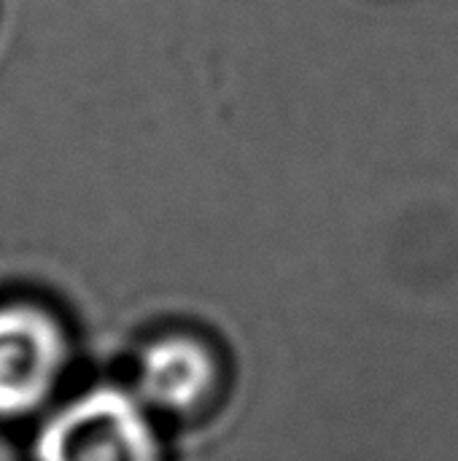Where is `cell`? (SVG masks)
<instances>
[{
  "label": "cell",
  "mask_w": 458,
  "mask_h": 461,
  "mask_svg": "<svg viewBox=\"0 0 458 461\" xmlns=\"http://www.w3.org/2000/svg\"><path fill=\"white\" fill-rule=\"evenodd\" d=\"M38 461H162L143 402L121 389H92L40 429Z\"/></svg>",
  "instance_id": "6da1fadb"
},
{
  "label": "cell",
  "mask_w": 458,
  "mask_h": 461,
  "mask_svg": "<svg viewBox=\"0 0 458 461\" xmlns=\"http://www.w3.org/2000/svg\"><path fill=\"white\" fill-rule=\"evenodd\" d=\"M65 370V338L30 305L0 308V416H24L46 402Z\"/></svg>",
  "instance_id": "7a4b0ae2"
},
{
  "label": "cell",
  "mask_w": 458,
  "mask_h": 461,
  "mask_svg": "<svg viewBox=\"0 0 458 461\" xmlns=\"http://www.w3.org/2000/svg\"><path fill=\"white\" fill-rule=\"evenodd\" d=\"M138 386L146 405L159 411H189L213 386V362L208 351L186 338H167L146 348L138 370Z\"/></svg>",
  "instance_id": "3957f363"
}]
</instances>
